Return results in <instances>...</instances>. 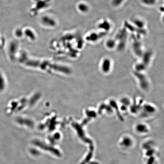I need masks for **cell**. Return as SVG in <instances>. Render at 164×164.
Segmentation results:
<instances>
[{
    "mask_svg": "<svg viewBox=\"0 0 164 164\" xmlns=\"http://www.w3.org/2000/svg\"><path fill=\"white\" fill-rule=\"evenodd\" d=\"M132 73L140 89L144 92L149 91L151 87V81L145 72H138L133 71Z\"/></svg>",
    "mask_w": 164,
    "mask_h": 164,
    "instance_id": "obj_1",
    "label": "cell"
},
{
    "mask_svg": "<svg viewBox=\"0 0 164 164\" xmlns=\"http://www.w3.org/2000/svg\"><path fill=\"white\" fill-rule=\"evenodd\" d=\"M157 111V108L155 105L151 103L144 102L138 116L141 118H149L155 115Z\"/></svg>",
    "mask_w": 164,
    "mask_h": 164,
    "instance_id": "obj_2",
    "label": "cell"
},
{
    "mask_svg": "<svg viewBox=\"0 0 164 164\" xmlns=\"http://www.w3.org/2000/svg\"><path fill=\"white\" fill-rule=\"evenodd\" d=\"M144 103L143 99L138 97L132 100L129 108V112L132 115H138Z\"/></svg>",
    "mask_w": 164,
    "mask_h": 164,
    "instance_id": "obj_3",
    "label": "cell"
},
{
    "mask_svg": "<svg viewBox=\"0 0 164 164\" xmlns=\"http://www.w3.org/2000/svg\"><path fill=\"white\" fill-rule=\"evenodd\" d=\"M113 64L111 58L108 57L103 58L100 63V71L104 75H108L112 70Z\"/></svg>",
    "mask_w": 164,
    "mask_h": 164,
    "instance_id": "obj_4",
    "label": "cell"
},
{
    "mask_svg": "<svg viewBox=\"0 0 164 164\" xmlns=\"http://www.w3.org/2000/svg\"><path fill=\"white\" fill-rule=\"evenodd\" d=\"M134 144L133 138L128 135L123 136L119 142V145L120 148L124 150L130 149L134 146Z\"/></svg>",
    "mask_w": 164,
    "mask_h": 164,
    "instance_id": "obj_5",
    "label": "cell"
},
{
    "mask_svg": "<svg viewBox=\"0 0 164 164\" xmlns=\"http://www.w3.org/2000/svg\"><path fill=\"white\" fill-rule=\"evenodd\" d=\"M41 22L42 25L48 28H55L58 24L55 18L47 15L42 17Z\"/></svg>",
    "mask_w": 164,
    "mask_h": 164,
    "instance_id": "obj_6",
    "label": "cell"
},
{
    "mask_svg": "<svg viewBox=\"0 0 164 164\" xmlns=\"http://www.w3.org/2000/svg\"><path fill=\"white\" fill-rule=\"evenodd\" d=\"M97 110L98 115L105 114L111 115L114 113L113 109L108 102L100 103Z\"/></svg>",
    "mask_w": 164,
    "mask_h": 164,
    "instance_id": "obj_7",
    "label": "cell"
},
{
    "mask_svg": "<svg viewBox=\"0 0 164 164\" xmlns=\"http://www.w3.org/2000/svg\"><path fill=\"white\" fill-rule=\"evenodd\" d=\"M34 7L32 8V9L37 10L36 13H37L38 11L41 10V9H46L49 7L50 5L51 0H34Z\"/></svg>",
    "mask_w": 164,
    "mask_h": 164,
    "instance_id": "obj_8",
    "label": "cell"
},
{
    "mask_svg": "<svg viewBox=\"0 0 164 164\" xmlns=\"http://www.w3.org/2000/svg\"><path fill=\"white\" fill-rule=\"evenodd\" d=\"M153 54L151 51H148L144 52L143 55L140 58V61L148 68L152 62Z\"/></svg>",
    "mask_w": 164,
    "mask_h": 164,
    "instance_id": "obj_9",
    "label": "cell"
},
{
    "mask_svg": "<svg viewBox=\"0 0 164 164\" xmlns=\"http://www.w3.org/2000/svg\"><path fill=\"white\" fill-rule=\"evenodd\" d=\"M134 131L137 134H148L150 132V128L148 125L143 123L137 124L134 128Z\"/></svg>",
    "mask_w": 164,
    "mask_h": 164,
    "instance_id": "obj_10",
    "label": "cell"
},
{
    "mask_svg": "<svg viewBox=\"0 0 164 164\" xmlns=\"http://www.w3.org/2000/svg\"><path fill=\"white\" fill-rule=\"evenodd\" d=\"M113 109L114 113H116L117 116L122 120L123 119V115L120 110L118 102L114 99H110L108 102Z\"/></svg>",
    "mask_w": 164,
    "mask_h": 164,
    "instance_id": "obj_11",
    "label": "cell"
},
{
    "mask_svg": "<svg viewBox=\"0 0 164 164\" xmlns=\"http://www.w3.org/2000/svg\"><path fill=\"white\" fill-rule=\"evenodd\" d=\"M133 49L134 55L140 58L143 55L144 52L142 50L141 44L140 42L137 41L134 42L133 44Z\"/></svg>",
    "mask_w": 164,
    "mask_h": 164,
    "instance_id": "obj_12",
    "label": "cell"
},
{
    "mask_svg": "<svg viewBox=\"0 0 164 164\" xmlns=\"http://www.w3.org/2000/svg\"><path fill=\"white\" fill-rule=\"evenodd\" d=\"M24 32V36H26L29 39L34 41L37 38V34L34 30L30 27L26 28L25 29H23Z\"/></svg>",
    "mask_w": 164,
    "mask_h": 164,
    "instance_id": "obj_13",
    "label": "cell"
},
{
    "mask_svg": "<svg viewBox=\"0 0 164 164\" xmlns=\"http://www.w3.org/2000/svg\"><path fill=\"white\" fill-rule=\"evenodd\" d=\"M106 34V33H105V32H102V33L100 34L92 33L89 35V36H87L86 38V39L88 41L94 42L98 41L100 38H101L105 36Z\"/></svg>",
    "mask_w": 164,
    "mask_h": 164,
    "instance_id": "obj_14",
    "label": "cell"
},
{
    "mask_svg": "<svg viewBox=\"0 0 164 164\" xmlns=\"http://www.w3.org/2000/svg\"><path fill=\"white\" fill-rule=\"evenodd\" d=\"M148 68L140 61L134 64L133 71L138 72H145Z\"/></svg>",
    "mask_w": 164,
    "mask_h": 164,
    "instance_id": "obj_15",
    "label": "cell"
},
{
    "mask_svg": "<svg viewBox=\"0 0 164 164\" xmlns=\"http://www.w3.org/2000/svg\"><path fill=\"white\" fill-rule=\"evenodd\" d=\"M131 102H132V100L129 97L123 96L122 97L118 102L120 105H123L129 108Z\"/></svg>",
    "mask_w": 164,
    "mask_h": 164,
    "instance_id": "obj_16",
    "label": "cell"
},
{
    "mask_svg": "<svg viewBox=\"0 0 164 164\" xmlns=\"http://www.w3.org/2000/svg\"><path fill=\"white\" fill-rule=\"evenodd\" d=\"M116 45V41L114 40L110 39L107 41L106 42V47L109 49H114Z\"/></svg>",
    "mask_w": 164,
    "mask_h": 164,
    "instance_id": "obj_17",
    "label": "cell"
},
{
    "mask_svg": "<svg viewBox=\"0 0 164 164\" xmlns=\"http://www.w3.org/2000/svg\"><path fill=\"white\" fill-rule=\"evenodd\" d=\"M78 9L79 10L82 12H86L88 10V7L86 4L81 3L78 5Z\"/></svg>",
    "mask_w": 164,
    "mask_h": 164,
    "instance_id": "obj_18",
    "label": "cell"
},
{
    "mask_svg": "<svg viewBox=\"0 0 164 164\" xmlns=\"http://www.w3.org/2000/svg\"><path fill=\"white\" fill-rule=\"evenodd\" d=\"M15 34L17 37H22L24 36V32H23V29H16L15 32Z\"/></svg>",
    "mask_w": 164,
    "mask_h": 164,
    "instance_id": "obj_19",
    "label": "cell"
},
{
    "mask_svg": "<svg viewBox=\"0 0 164 164\" xmlns=\"http://www.w3.org/2000/svg\"><path fill=\"white\" fill-rule=\"evenodd\" d=\"M109 23L107 22H104L102 24H100V28L106 29V30H107V29H109Z\"/></svg>",
    "mask_w": 164,
    "mask_h": 164,
    "instance_id": "obj_20",
    "label": "cell"
},
{
    "mask_svg": "<svg viewBox=\"0 0 164 164\" xmlns=\"http://www.w3.org/2000/svg\"><path fill=\"white\" fill-rule=\"evenodd\" d=\"M135 24L137 25V26L140 27H141L143 26V23L141 21H135Z\"/></svg>",
    "mask_w": 164,
    "mask_h": 164,
    "instance_id": "obj_21",
    "label": "cell"
}]
</instances>
